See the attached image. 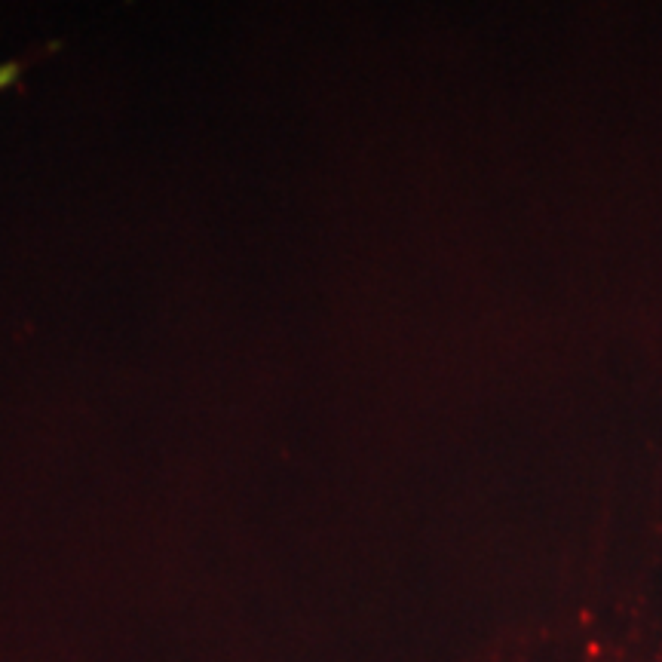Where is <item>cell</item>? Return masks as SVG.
Here are the masks:
<instances>
[{
  "label": "cell",
  "mask_w": 662,
  "mask_h": 662,
  "mask_svg": "<svg viewBox=\"0 0 662 662\" xmlns=\"http://www.w3.org/2000/svg\"><path fill=\"white\" fill-rule=\"evenodd\" d=\"M0 86H3V77H0Z\"/></svg>",
  "instance_id": "obj_1"
}]
</instances>
